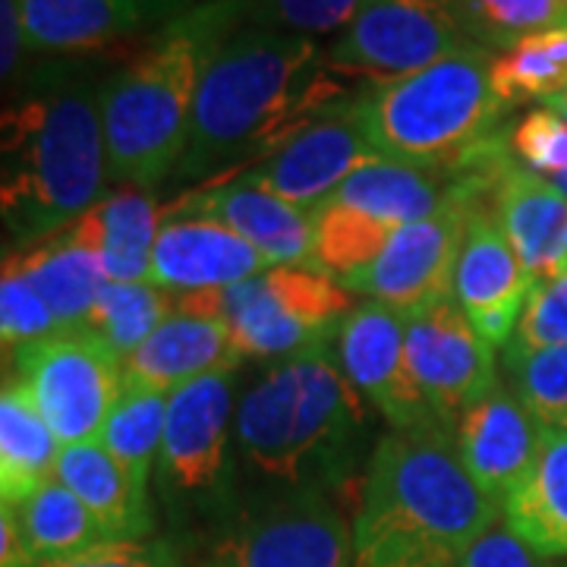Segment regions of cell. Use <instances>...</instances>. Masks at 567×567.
<instances>
[{"label":"cell","instance_id":"obj_42","mask_svg":"<svg viewBox=\"0 0 567 567\" xmlns=\"http://www.w3.org/2000/svg\"><path fill=\"white\" fill-rule=\"evenodd\" d=\"M32 555L22 543L20 524H17V514L13 507L3 505L0 511V567H32Z\"/></svg>","mask_w":567,"mask_h":567},{"label":"cell","instance_id":"obj_34","mask_svg":"<svg viewBox=\"0 0 567 567\" xmlns=\"http://www.w3.org/2000/svg\"><path fill=\"white\" fill-rule=\"evenodd\" d=\"M505 369L511 391L524 401L546 432H567V344L507 353Z\"/></svg>","mask_w":567,"mask_h":567},{"label":"cell","instance_id":"obj_38","mask_svg":"<svg viewBox=\"0 0 567 567\" xmlns=\"http://www.w3.org/2000/svg\"><path fill=\"white\" fill-rule=\"evenodd\" d=\"M511 152L539 177H561L567 171V121L551 107H536L511 133Z\"/></svg>","mask_w":567,"mask_h":567},{"label":"cell","instance_id":"obj_33","mask_svg":"<svg viewBox=\"0 0 567 567\" xmlns=\"http://www.w3.org/2000/svg\"><path fill=\"white\" fill-rule=\"evenodd\" d=\"M174 312V297L155 284L104 281L89 328L126 360Z\"/></svg>","mask_w":567,"mask_h":567},{"label":"cell","instance_id":"obj_31","mask_svg":"<svg viewBox=\"0 0 567 567\" xmlns=\"http://www.w3.org/2000/svg\"><path fill=\"white\" fill-rule=\"evenodd\" d=\"M312 218H316L312 268L324 275H338L341 281L375 262L391 234L398 230L394 224L379 221L347 205H322L312 212Z\"/></svg>","mask_w":567,"mask_h":567},{"label":"cell","instance_id":"obj_6","mask_svg":"<svg viewBox=\"0 0 567 567\" xmlns=\"http://www.w3.org/2000/svg\"><path fill=\"white\" fill-rule=\"evenodd\" d=\"M357 423V391L324 341L271 365L246 391L237 442L249 464L303 486L309 473L341 464Z\"/></svg>","mask_w":567,"mask_h":567},{"label":"cell","instance_id":"obj_11","mask_svg":"<svg viewBox=\"0 0 567 567\" xmlns=\"http://www.w3.org/2000/svg\"><path fill=\"white\" fill-rule=\"evenodd\" d=\"M208 567H357L353 527L322 488L297 486L249 514Z\"/></svg>","mask_w":567,"mask_h":567},{"label":"cell","instance_id":"obj_25","mask_svg":"<svg viewBox=\"0 0 567 567\" xmlns=\"http://www.w3.org/2000/svg\"><path fill=\"white\" fill-rule=\"evenodd\" d=\"M536 555L567 558V432H546L536 464L505 498V517Z\"/></svg>","mask_w":567,"mask_h":567},{"label":"cell","instance_id":"obj_19","mask_svg":"<svg viewBox=\"0 0 567 567\" xmlns=\"http://www.w3.org/2000/svg\"><path fill=\"white\" fill-rule=\"evenodd\" d=\"M3 265L29 278L41 300L54 312L61 334L89 328L92 309L104 287V268L99 259L95 230L85 215L39 244L10 252Z\"/></svg>","mask_w":567,"mask_h":567},{"label":"cell","instance_id":"obj_30","mask_svg":"<svg viewBox=\"0 0 567 567\" xmlns=\"http://www.w3.org/2000/svg\"><path fill=\"white\" fill-rule=\"evenodd\" d=\"M466 39L486 51H507L517 41L567 29V0H447Z\"/></svg>","mask_w":567,"mask_h":567},{"label":"cell","instance_id":"obj_15","mask_svg":"<svg viewBox=\"0 0 567 567\" xmlns=\"http://www.w3.org/2000/svg\"><path fill=\"white\" fill-rule=\"evenodd\" d=\"M529 281L514 246L495 218V208L476 205L466 224L461 259L454 271V303L488 344H511L520 312L527 306Z\"/></svg>","mask_w":567,"mask_h":567},{"label":"cell","instance_id":"obj_44","mask_svg":"<svg viewBox=\"0 0 567 567\" xmlns=\"http://www.w3.org/2000/svg\"><path fill=\"white\" fill-rule=\"evenodd\" d=\"M546 107H551L555 114H561V117H565V121H567V89H565V92H561V95H555V99H551V102H548Z\"/></svg>","mask_w":567,"mask_h":567},{"label":"cell","instance_id":"obj_28","mask_svg":"<svg viewBox=\"0 0 567 567\" xmlns=\"http://www.w3.org/2000/svg\"><path fill=\"white\" fill-rule=\"evenodd\" d=\"M20 524L22 543L29 548L32 561H61L70 555H80L85 548L107 543V533L92 517V511L82 505L80 495L61 480H48L25 502L10 505Z\"/></svg>","mask_w":567,"mask_h":567},{"label":"cell","instance_id":"obj_14","mask_svg":"<svg viewBox=\"0 0 567 567\" xmlns=\"http://www.w3.org/2000/svg\"><path fill=\"white\" fill-rule=\"evenodd\" d=\"M338 363L398 432L439 425L410 372L406 319L398 309L372 300L350 309L338 328Z\"/></svg>","mask_w":567,"mask_h":567},{"label":"cell","instance_id":"obj_40","mask_svg":"<svg viewBox=\"0 0 567 567\" xmlns=\"http://www.w3.org/2000/svg\"><path fill=\"white\" fill-rule=\"evenodd\" d=\"M457 567H546V561L517 533H511L507 524H495L466 548Z\"/></svg>","mask_w":567,"mask_h":567},{"label":"cell","instance_id":"obj_10","mask_svg":"<svg viewBox=\"0 0 567 567\" xmlns=\"http://www.w3.org/2000/svg\"><path fill=\"white\" fill-rule=\"evenodd\" d=\"M483 199L461 196L439 215L401 224L382 249V256L363 271L350 275L347 290L363 293L372 303L391 306L404 319L429 306L454 300V271L461 259L466 224Z\"/></svg>","mask_w":567,"mask_h":567},{"label":"cell","instance_id":"obj_43","mask_svg":"<svg viewBox=\"0 0 567 567\" xmlns=\"http://www.w3.org/2000/svg\"><path fill=\"white\" fill-rule=\"evenodd\" d=\"M145 10H152L158 22H174L181 20L183 13H189L193 10V0H140Z\"/></svg>","mask_w":567,"mask_h":567},{"label":"cell","instance_id":"obj_24","mask_svg":"<svg viewBox=\"0 0 567 567\" xmlns=\"http://www.w3.org/2000/svg\"><path fill=\"white\" fill-rule=\"evenodd\" d=\"M29 54H82L158 22L140 0H20Z\"/></svg>","mask_w":567,"mask_h":567},{"label":"cell","instance_id":"obj_37","mask_svg":"<svg viewBox=\"0 0 567 567\" xmlns=\"http://www.w3.org/2000/svg\"><path fill=\"white\" fill-rule=\"evenodd\" d=\"M567 344V271L529 290L507 353H533Z\"/></svg>","mask_w":567,"mask_h":567},{"label":"cell","instance_id":"obj_23","mask_svg":"<svg viewBox=\"0 0 567 567\" xmlns=\"http://www.w3.org/2000/svg\"><path fill=\"white\" fill-rule=\"evenodd\" d=\"M54 476L80 495L107 539H145L152 533L148 480L117 461L102 442L61 447Z\"/></svg>","mask_w":567,"mask_h":567},{"label":"cell","instance_id":"obj_32","mask_svg":"<svg viewBox=\"0 0 567 567\" xmlns=\"http://www.w3.org/2000/svg\"><path fill=\"white\" fill-rule=\"evenodd\" d=\"M164 420H167V394L123 379L121 398L111 410L99 442L133 473L148 480L155 457L162 454Z\"/></svg>","mask_w":567,"mask_h":567},{"label":"cell","instance_id":"obj_46","mask_svg":"<svg viewBox=\"0 0 567 567\" xmlns=\"http://www.w3.org/2000/svg\"><path fill=\"white\" fill-rule=\"evenodd\" d=\"M546 567H567V561H555V558H551V561H546Z\"/></svg>","mask_w":567,"mask_h":567},{"label":"cell","instance_id":"obj_45","mask_svg":"<svg viewBox=\"0 0 567 567\" xmlns=\"http://www.w3.org/2000/svg\"><path fill=\"white\" fill-rule=\"evenodd\" d=\"M551 183H555V186H558V189H561V193H565V196H567V171H565V174H561V177H555V181H551Z\"/></svg>","mask_w":567,"mask_h":567},{"label":"cell","instance_id":"obj_16","mask_svg":"<svg viewBox=\"0 0 567 567\" xmlns=\"http://www.w3.org/2000/svg\"><path fill=\"white\" fill-rule=\"evenodd\" d=\"M234 391L227 372H212L167 394L162 442V480L177 492L221 486L227 466Z\"/></svg>","mask_w":567,"mask_h":567},{"label":"cell","instance_id":"obj_18","mask_svg":"<svg viewBox=\"0 0 567 567\" xmlns=\"http://www.w3.org/2000/svg\"><path fill=\"white\" fill-rule=\"evenodd\" d=\"M186 215L215 218L244 237L268 268H312L316 218L246 181L208 183L186 199Z\"/></svg>","mask_w":567,"mask_h":567},{"label":"cell","instance_id":"obj_22","mask_svg":"<svg viewBox=\"0 0 567 567\" xmlns=\"http://www.w3.org/2000/svg\"><path fill=\"white\" fill-rule=\"evenodd\" d=\"M495 218L533 287L567 271V196L529 167L511 164L495 186Z\"/></svg>","mask_w":567,"mask_h":567},{"label":"cell","instance_id":"obj_5","mask_svg":"<svg viewBox=\"0 0 567 567\" xmlns=\"http://www.w3.org/2000/svg\"><path fill=\"white\" fill-rule=\"evenodd\" d=\"M495 54L466 41L442 61L353 99V117L382 162L461 171L502 140L507 111L492 85Z\"/></svg>","mask_w":567,"mask_h":567},{"label":"cell","instance_id":"obj_20","mask_svg":"<svg viewBox=\"0 0 567 567\" xmlns=\"http://www.w3.org/2000/svg\"><path fill=\"white\" fill-rule=\"evenodd\" d=\"M265 259L215 218L186 215L164 224L152 252L148 284L162 290H215L262 275Z\"/></svg>","mask_w":567,"mask_h":567},{"label":"cell","instance_id":"obj_39","mask_svg":"<svg viewBox=\"0 0 567 567\" xmlns=\"http://www.w3.org/2000/svg\"><path fill=\"white\" fill-rule=\"evenodd\" d=\"M32 567H186L174 555V548L148 539H107L102 546H92L70 555L61 561H44Z\"/></svg>","mask_w":567,"mask_h":567},{"label":"cell","instance_id":"obj_36","mask_svg":"<svg viewBox=\"0 0 567 567\" xmlns=\"http://www.w3.org/2000/svg\"><path fill=\"white\" fill-rule=\"evenodd\" d=\"M61 334L54 312L41 300V293L29 284L25 275L3 265V281H0V338L3 350L17 353L20 347L35 344L44 338Z\"/></svg>","mask_w":567,"mask_h":567},{"label":"cell","instance_id":"obj_26","mask_svg":"<svg viewBox=\"0 0 567 567\" xmlns=\"http://www.w3.org/2000/svg\"><path fill=\"white\" fill-rule=\"evenodd\" d=\"M85 218L95 230L104 281L148 284L152 252L162 230L155 196L145 189L121 186L92 205Z\"/></svg>","mask_w":567,"mask_h":567},{"label":"cell","instance_id":"obj_35","mask_svg":"<svg viewBox=\"0 0 567 567\" xmlns=\"http://www.w3.org/2000/svg\"><path fill=\"white\" fill-rule=\"evenodd\" d=\"M244 17V25L275 29L287 35H328L347 29L360 0H227Z\"/></svg>","mask_w":567,"mask_h":567},{"label":"cell","instance_id":"obj_12","mask_svg":"<svg viewBox=\"0 0 567 567\" xmlns=\"http://www.w3.org/2000/svg\"><path fill=\"white\" fill-rule=\"evenodd\" d=\"M369 162H379V155L353 117V99H344L303 123L265 158L249 164L240 181L303 212H316L350 174Z\"/></svg>","mask_w":567,"mask_h":567},{"label":"cell","instance_id":"obj_29","mask_svg":"<svg viewBox=\"0 0 567 567\" xmlns=\"http://www.w3.org/2000/svg\"><path fill=\"white\" fill-rule=\"evenodd\" d=\"M492 85L502 102H551L567 89V29L517 41L492 61Z\"/></svg>","mask_w":567,"mask_h":567},{"label":"cell","instance_id":"obj_4","mask_svg":"<svg viewBox=\"0 0 567 567\" xmlns=\"http://www.w3.org/2000/svg\"><path fill=\"white\" fill-rule=\"evenodd\" d=\"M99 92L85 82L25 99L3 114V224L20 244L58 234L102 199L107 177Z\"/></svg>","mask_w":567,"mask_h":567},{"label":"cell","instance_id":"obj_41","mask_svg":"<svg viewBox=\"0 0 567 567\" xmlns=\"http://www.w3.org/2000/svg\"><path fill=\"white\" fill-rule=\"evenodd\" d=\"M0 25H3V41H0V70L3 80H13V73L20 70L25 48V25H22L20 0H0Z\"/></svg>","mask_w":567,"mask_h":567},{"label":"cell","instance_id":"obj_17","mask_svg":"<svg viewBox=\"0 0 567 567\" xmlns=\"http://www.w3.org/2000/svg\"><path fill=\"white\" fill-rule=\"evenodd\" d=\"M546 429L524 401L505 385H495L483 401L466 406L454 423V445L476 486L505 507V498L536 464Z\"/></svg>","mask_w":567,"mask_h":567},{"label":"cell","instance_id":"obj_2","mask_svg":"<svg viewBox=\"0 0 567 567\" xmlns=\"http://www.w3.org/2000/svg\"><path fill=\"white\" fill-rule=\"evenodd\" d=\"M498 517L505 507L466 473L445 425L391 432L369 457L357 567H457Z\"/></svg>","mask_w":567,"mask_h":567},{"label":"cell","instance_id":"obj_9","mask_svg":"<svg viewBox=\"0 0 567 567\" xmlns=\"http://www.w3.org/2000/svg\"><path fill=\"white\" fill-rule=\"evenodd\" d=\"M466 41L447 0H360L324 58L338 76L391 82L442 61Z\"/></svg>","mask_w":567,"mask_h":567},{"label":"cell","instance_id":"obj_3","mask_svg":"<svg viewBox=\"0 0 567 567\" xmlns=\"http://www.w3.org/2000/svg\"><path fill=\"white\" fill-rule=\"evenodd\" d=\"M240 25L234 3L203 0L104 82L99 107L111 181L155 193L177 174L205 63Z\"/></svg>","mask_w":567,"mask_h":567},{"label":"cell","instance_id":"obj_1","mask_svg":"<svg viewBox=\"0 0 567 567\" xmlns=\"http://www.w3.org/2000/svg\"><path fill=\"white\" fill-rule=\"evenodd\" d=\"M324 51L306 35L240 25L208 58L177 181L196 183L259 162L290 133L344 102Z\"/></svg>","mask_w":567,"mask_h":567},{"label":"cell","instance_id":"obj_27","mask_svg":"<svg viewBox=\"0 0 567 567\" xmlns=\"http://www.w3.org/2000/svg\"><path fill=\"white\" fill-rule=\"evenodd\" d=\"M61 442L48 429L29 391L7 379L0 394V495L20 505L58 473Z\"/></svg>","mask_w":567,"mask_h":567},{"label":"cell","instance_id":"obj_21","mask_svg":"<svg viewBox=\"0 0 567 567\" xmlns=\"http://www.w3.org/2000/svg\"><path fill=\"white\" fill-rule=\"evenodd\" d=\"M240 353L234 350L230 328L218 316L174 309L126 360L123 379L171 394L174 388L212 372H230Z\"/></svg>","mask_w":567,"mask_h":567},{"label":"cell","instance_id":"obj_8","mask_svg":"<svg viewBox=\"0 0 567 567\" xmlns=\"http://www.w3.org/2000/svg\"><path fill=\"white\" fill-rule=\"evenodd\" d=\"M17 382L61 447L99 442L123 388V360L92 331L54 334L17 353Z\"/></svg>","mask_w":567,"mask_h":567},{"label":"cell","instance_id":"obj_13","mask_svg":"<svg viewBox=\"0 0 567 567\" xmlns=\"http://www.w3.org/2000/svg\"><path fill=\"white\" fill-rule=\"evenodd\" d=\"M406 360L435 423L445 429L498 385L495 350L454 300L406 319Z\"/></svg>","mask_w":567,"mask_h":567},{"label":"cell","instance_id":"obj_7","mask_svg":"<svg viewBox=\"0 0 567 567\" xmlns=\"http://www.w3.org/2000/svg\"><path fill=\"white\" fill-rule=\"evenodd\" d=\"M174 309L224 319L240 357L290 360L338 334L350 312V290L324 271L284 265L234 287L181 293Z\"/></svg>","mask_w":567,"mask_h":567}]
</instances>
